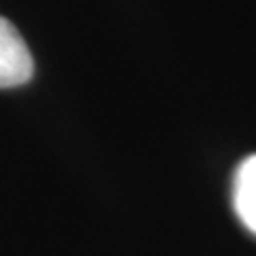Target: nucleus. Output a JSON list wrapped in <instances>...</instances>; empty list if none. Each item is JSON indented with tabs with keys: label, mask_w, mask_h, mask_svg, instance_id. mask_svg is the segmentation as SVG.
<instances>
[{
	"label": "nucleus",
	"mask_w": 256,
	"mask_h": 256,
	"mask_svg": "<svg viewBox=\"0 0 256 256\" xmlns=\"http://www.w3.org/2000/svg\"><path fill=\"white\" fill-rule=\"evenodd\" d=\"M34 60L18 28L0 18V88H18L30 82Z\"/></svg>",
	"instance_id": "obj_1"
},
{
	"label": "nucleus",
	"mask_w": 256,
	"mask_h": 256,
	"mask_svg": "<svg viewBox=\"0 0 256 256\" xmlns=\"http://www.w3.org/2000/svg\"><path fill=\"white\" fill-rule=\"evenodd\" d=\"M233 205L244 226L256 233V154L246 158L235 173Z\"/></svg>",
	"instance_id": "obj_2"
}]
</instances>
